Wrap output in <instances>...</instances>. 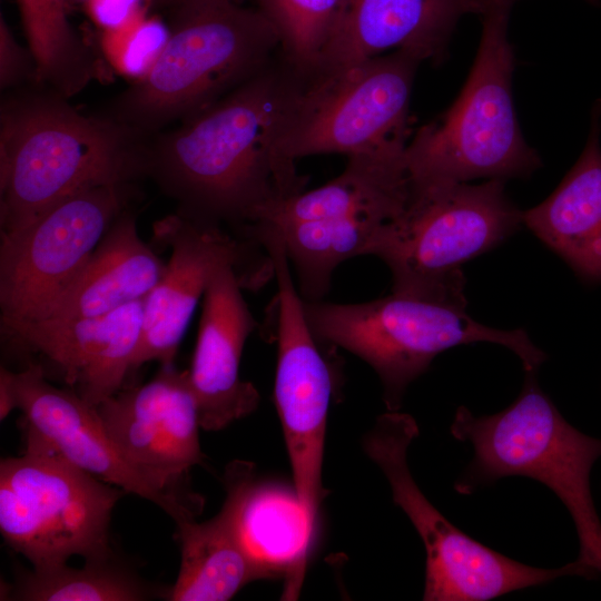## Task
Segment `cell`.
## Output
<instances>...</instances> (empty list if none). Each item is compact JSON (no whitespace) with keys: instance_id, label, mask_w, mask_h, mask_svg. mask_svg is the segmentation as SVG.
I'll list each match as a JSON object with an SVG mask.
<instances>
[{"instance_id":"1","label":"cell","mask_w":601,"mask_h":601,"mask_svg":"<svg viewBox=\"0 0 601 601\" xmlns=\"http://www.w3.org/2000/svg\"><path fill=\"white\" fill-rule=\"evenodd\" d=\"M307 80L283 59L263 69L147 147V171L183 215L239 227L243 237L306 178L279 139Z\"/></svg>"},{"instance_id":"2","label":"cell","mask_w":601,"mask_h":601,"mask_svg":"<svg viewBox=\"0 0 601 601\" xmlns=\"http://www.w3.org/2000/svg\"><path fill=\"white\" fill-rule=\"evenodd\" d=\"M66 99L23 92L1 105V231L77 193L146 174V137L109 116H86Z\"/></svg>"},{"instance_id":"3","label":"cell","mask_w":601,"mask_h":601,"mask_svg":"<svg viewBox=\"0 0 601 601\" xmlns=\"http://www.w3.org/2000/svg\"><path fill=\"white\" fill-rule=\"evenodd\" d=\"M450 431L474 450L454 483L457 493L470 495L508 476L544 484L573 520L577 561L601 575V520L590 486L592 466L601 457V439L582 433L562 416L539 386L535 372H525L518 397L495 414L476 416L460 406Z\"/></svg>"},{"instance_id":"4","label":"cell","mask_w":601,"mask_h":601,"mask_svg":"<svg viewBox=\"0 0 601 601\" xmlns=\"http://www.w3.org/2000/svg\"><path fill=\"white\" fill-rule=\"evenodd\" d=\"M168 10L171 28L161 53L108 115L144 137L209 107L268 65L279 49L276 29L258 8L198 0Z\"/></svg>"},{"instance_id":"5","label":"cell","mask_w":601,"mask_h":601,"mask_svg":"<svg viewBox=\"0 0 601 601\" xmlns=\"http://www.w3.org/2000/svg\"><path fill=\"white\" fill-rule=\"evenodd\" d=\"M511 7L493 6L482 17L479 49L454 102L410 138L405 164L411 187L469 183L477 178L531 176L542 161L524 140L512 99Z\"/></svg>"},{"instance_id":"6","label":"cell","mask_w":601,"mask_h":601,"mask_svg":"<svg viewBox=\"0 0 601 601\" xmlns=\"http://www.w3.org/2000/svg\"><path fill=\"white\" fill-rule=\"evenodd\" d=\"M304 300V299H303ZM466 304L392 292L364 303L304 300L315 337L366 362L378 375L387 411H398L408 385L442 352L489 342L512 351L525 372H538L546 354L524 329H497L474 321Z\"/></svg>"},{"instance_id":"7","label":"cell","mask_w":601,"mask_h":601,"mask_svg":"<svg viewBox=\"0 0 601 601\" xmlns=\"http://www.w3.org/2000/svg\"><path fill=\"white\" fill-rule=\"evenodd\" d=\"M505 181L411 187L404 210L384 224L366 255L392 273V292L466 304L463 265L499 246L522 224Z\"/></svg>"},{"instance_id":"8","label":"cell","mask_w":601,"mask_h":601,"mask_svg":"<svg viewBox=\"0 0 601 601\" xmlns=\"http://www.w3.org/2000/svg\"><path fill=\"white\" fill-rule=\"evenodd\" d=\"M405 149L348 156L335 179L278 203L254 225L278 234L305 300L323 299L335 268L365 256L377 230L406 207Z\"/></svg>"},{"instance_id":"9","label":"cell","mask_w":601,"mask_h":601,"mask_svg":"<svg viewBox=\"0 0 601 601\" xmlns=\"http://www.w3.org/2000/svg\"><path fill=\"white\" fill-rule=\"evenodd\" d=\"M126 492L27 433L23 454L0 463V532L33 569L111 559L112 510Z\"/></svg>"},{"instance_id":"10","label":"cell","mask_w":601,"mask_h":601,"mask_svg":"<svg viewBox=\"0 0 601 601\" xmlns=\"http://www.w3.org/2000/svg\"><path fill=\"white\" fill-rule=\"evenodd\" d=\"M418 434L413 416L387 411L364 436L363 447L385 475L394 503L407 515L424 544V601H489L561 577L597 579L577 560L555 569L524 564L451 523L423 494L410 471L407 452Z\"/></svg>"},{"instance_id":"11","label":"cell","mask_w":601,"mask_h":601,"mask_svg":"<svg viewBox=\"0 0 601 601\" xmlns=\"http://www.w3.org/2000/svg\"><path fill=\"white\" fill-rule=\"evenodd\" d=\"M421 61L392 51L307 81L289 112L279 150L292 161L404 148L410 99Z\"/></svg>"},{"instance_id":"12","label":"cell","mask_w":601,"mask_h":601,"mask_svg":"<svg viewBox=\"0 0 601 601\" xmlns=\"http://www.w3.org/2000/svg\"><path fill=\"white\" fill-rule=\"evenodd\" d=\"M256 240L269 255L277 283V366L274 398L292 469L295 499L312 541L325 490L322 483L325 433L333 393L331 367L304 313L280 237L260 228Z\"/></svg>"},{"instance_id":"13","label":"cell","mask_w":601,"mask_h":601,"mask_svg":"<svg viewBox=\"0 0 601 601\" xmlns=\"http://www.w3.org/2000/svg\"><path fill=\"white\" fill-rule=\"evenodd\" d=\"M128 184L77 193L13 231H0L1 321H42L76 283L122 213Z\"/></svg>"},{"instance_id":"14","label":"cell","mask_w":601,"mask_h":601,"mask_svg":"<svg viewBox=\"0 0 601 601\" xmlns=\"http://www.w3.org/2000/svg\"><path fill=\"white\" fill-rule=\"evenodd\" d=\"M154 238L170 248V257L160 280L145 298L132 370L150 361L174 364L197 304L220 266L238 267L245 288L250 289L274 276L272 259L262 246L181 213L155 223Z\"/></svg>"},{"instance_id":"15","label":"cell","mask_w":601,"mask_h":601,"mask_svg":"<svg viewBox=\"0 0 601 601\" xmlns=\"http://www.w3.org/2000/svg\"><path fill=\"white\" fill-rule=\"evenodd\" d=\"M13 408L24 415L27 433L41 440L66 460L96 477L151 501L176 523L196 518L203 499L169 492L137 470L107 433L96 406L71 390L48 382L39 363L12 372L0 368Z\"/></svg>"},{"instance_id":"16","label":"cell","mask_w":601,"mask_h":601,"mask_svg":"<svg viewBox=\"0 0 601 601\" xmlns=\"http://www.w3.org/2000/svg\"><path fill=\"white\" fill-rule=\"evenodd\" d=\"M97 411L129 463L169 492L195 495L181 487L184 476L204 460L188 371L160 365L149 382L117 392Z\"/></svg>"},{"instance_id":"17","label":"cell","mask_w":601,"mask_h":601,"mask_svg":"<svg viewBox=\"0 0 601 601\" xmlns=\"http://www.w3.org/2000/svg\"><path fill=\"white\" fill-rule=\"evenodd\" d=\"M145 298L89 318L1 321L13 342L37 353L92 406L120 391L140 342Z\"/></svg>"},{"instance_id":"18","label":"cell","mask_w":601,"mask_h":601,"mask_svg":"<svg viewBox=\"0 0 601 601\" xmlns=\"http://www.w3.org/2000/svg\"><path fill=\"white\" fill-rule=\"evenodd\" d=\"M242 289L243 273L226 264L215 270L203 297L188 373L204 431L223 430L254 412L259 403L256 387L239 376L245 343L257 328Z\"/></svg>"},{"instance_id":"19","label":"cell","mask_w":601,"mask_h":601,"mask_svg":"<svg viewBox=\"0 0 601 601\" xmlns=\"http://www.w3.org/2000/svg\"><path fill=\"white\" fill-rule=\"evenodd\" d=\"M481 12V0H346L314 78L387 50L440 63L460 18Z\"/></svg>"},{"instance_id":"20","label":"cell","mask_w":601,"mask_h":601,"mask_svg":"<svg viewBox=\"0 0 601 601\" xmlns=\"http://www.w3.org/2000/svg\"><path fill=\"white\" fill-rule=\"evenodd\" d=\"M226 499L211 519L177 522L180 565L175 583L164 593L170 601H227L248 583L280 577L283 564L256 553L242 528L243 463L225 471Z\"/></svg>"},{"instance_id":"21","label":"cell","mask_w":601,"mask_h":601,"mask_svg":"<svg viewBox=\"0 0 601 601\" xmlns=\"http://www.w3.org/2000/svg\"><path fill=\"white\" fill-rule=\"evenodd\" d=\"M601 101L580 157L553 193L522 213V224L587 283H601Z\"/></svg>"},{"instance_id":"22","label":"cell","mask_w":601,"mask_h":601,"mask_svg":"<svg viewBox=\"0 0 601 601\" xmlns=\"http://www.w3.org/2000/svg\"><path fill=\"white\" fill-rule=\"evenodd\" d=\"M165 265L138 235L135 217L124 211L49 318L97 317L144 299L160 280Z\"/></svg>"},{"instance_id":"23","label":"cell","mask_w":601,"mask_h":601,"mask_svg":"<svg viewBox=\"0 0 601 601\" xmlns=\"http://www.w3.org/2000/svg\"><path fill=\"white\" fill-rule=\"evenodd\" d=\"M35 62V82L68 98L98 76L91 50L68 21L62 0H17Z\"/></svg>"},{"instance_id":"24","label":"cell","mask_w":601,"mask_h":601,"mask_svg":"<svg viewBox=\"0 0 601 601\" xmlns=\"http://www.w3.org/2000/svg\"><path fill=\"white\" fill-rule=\"evenodd\" d=\"M11 590L9 599L22 601H140L149 595L137 577L111 559L86 561L82 568L33 569Z\"/></svg>"},{"instance_id":"25","label":"cell","mask_w":601,"mask_h":601,"mask_svg":"<svg viewBox=\"0 0 601 601\" xmlns=\"http://www.w3.org/2000/svg\"><path fill=\"white\" fill-rule=\"evenodd\" d=\"M346 0H258L276 29L282 59L302 78L316 75Z\"/></svg>"},{"instance_id":"26","label":"cell","mask_w":601,"mask_h":601,"mask_svg":"<svg viewBox=\"0 0 601 601\" xmlns=\"http://www.w3.org/2000/svg\"><path fill=\"white\" fill-rule=\"evenodd\" d=\"M169 33L161 21L140 12L121 27L105 30L104 50L118 70L137 80L151 69Z\"/></svg>"},{"instance_id":"27","label":"cell","mask_w":601,"mask_h":601,"mask_svg":"<svg viewBox=\"0 0 601 601\" xmlns=\"http://www.w3.org/2000/svg\"><path fill=\"white\" fill-rule=\"evenodd\" d=\"M35 78V62L29 50L16 40L3 17L0 18V87L12 88Z\"/></svg>"},{"instance_id":"28","label":"cell","mask_w":601,"mask_h":601,"mask_svg":"<svg viewBox=\"0 0 601 601\" xmlns=\"http://www.w3.org/2000/svg\"><path fill=\"white\" fill-rule=\"evenodd\" d=\"M141 2L142 0H90L89 10L93 20L104 30H111L144 12Z\"/></svg>"},{"instance_id":"29","label":"cell","mask_w":601,"mask_h":601,"mask_svg":"<svg viewBox=\"0 0 601 601\" xmlns=\"http://www.w3.org/2000/svg\"><path fill=\"white\" fill-rule=\"evenodd\" d=\"M518 0H483V4H484V11L487 10L490 7H493V6H505V7H511L513 6L514 2H516ZM593 4H597L598 3V0H587Z\"/></svg>"},{"instance_id":"30","label":"cell","mask_w":601,"mask_h":601,"mask_svg":"<svg viewBox=\"0 0 601 601\" xmlns=\"http://www.w3.org/2000/svg\"><path fill=\"white\" fill-rule=\"evenodd\" d=\"M151 1L154 3H156L157 6L170 9V8H174L176 6H179V4H183V3H186V2L198 1V0H151ZM227 1H236V2H238L237 0H227Z\"/></svg>"}]
</instances>
